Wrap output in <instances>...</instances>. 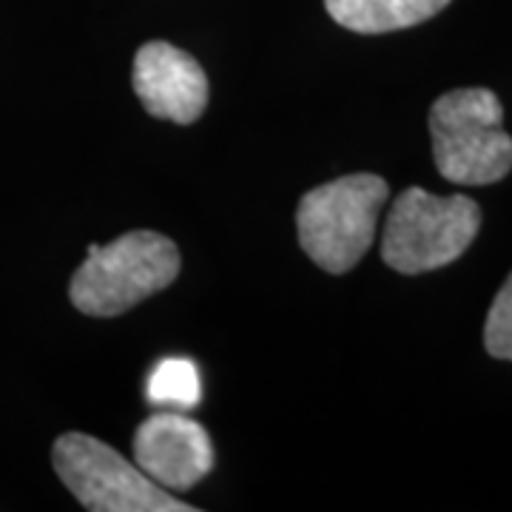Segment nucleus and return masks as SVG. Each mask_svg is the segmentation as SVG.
I'll return each instance as SVG.
<instances>
[{
  "instance_id": "10",
  "label": "nucleus",
  "mask_w": 512,
  "mask_h": 512,
  "mask_svg": "<svg viewBox=\"0 0 512 512\" xmlns=\"http://www.w3.org/2000/svg\"><path fill=\"white\" fill-rule=\"evenodd\" d=\"M484 348L495 359L512 362V274L501 285V291L495 296L487 313V325H484Z\"/></svg>"
},
{
  "instance_id": "2",
  "label": "nucleus",
  "mask_w": 512,
  "mask_h": 512,
  "mask_svg": "<svg viewBox=\"0 0 512 512\" xmlns=\"http://www.w3.org/2000/svg\"><path fill=\"white\" fill-rule=\"evenodd\" d=\"M390 188L376 174H350L308 191L296 208L299 245L328 274H348L370 251Z\"/></svg>"
},
{
  "instance_id": "7",
  "label": "nucleus",
  "mask_w": 512,
  "mask_h": 512,
  "mask_svg": "<svg viewBox=\"0 0 512 512\" xmlns=\"http://www.w3.org/2000/svg\"><path fill=\"white\" fill-rule=\"evenodd\" d=\"M134 94L151 117L188 126L208 106V77L188 52L151 40L134 57Z\"/></svg>"
},
{
  "instance_id": "6",
  "label": "nucleus",
  "mask_w": 512,
  "mask_h": 512,
  "mask_svg": "<svg viewBox=\"0 0 512 512\" xmlns=\"http://www.w3.org/2000/svg\"><path fill=\"white\" fill-rule=\"evenodd\" d=\"M134 464L168 493H185L214 470V447L200 421L157 407L134 433Z\"/></svg>"
},
{
  "instance_id": "3",
  "label": "nucleus",
  "mask_w": 512,
  "mask_h": 512,
  "mask_svg": "<svg viewBox=\"0 0 512 512\" xmlns=\"http://www.w3.org/2000/svg\"><path fill=\"white\" fill-rule=\"evenodd\" d=\"M490 89L441 94L430 109L436 168L447 183L493 185L512 171V137Z\"/></svg>"
},
{
  "instance_id": "4",
  "label": "nucleus",
  "mask_w": 512,
  "mask_h": 512,
  "mask_svg": "<svg viewBox=\"0 0 512 512\" xmlns=\"http://www.w3.org/2000/svg\"><path fill=\"white\" fill-rule=\"evenodd\" d=\"M481 228L476 200L436 197L424 188L402 191L382 234V259L399 274H427L456 262Z\"/></svg>"
},
{
  "instance_id": "8",
  "label": "nucleus",
  "mask_w": 512,
  "mask_h": 512,
  "mask_svg": "<svg viewBox=\"0 0 512 512\" xmlns=\"http://www.w3.org/2000/svg\"><path fill=\"white\" fill-rule=\"evenodd\" d=\"M447 3L450 0H325V9L350 32L384 35L436 18Z\"/></svg>"
},
{
  "instance_id": "5",
  "label": "nucleus",
  "mask_w": 512,
  "mask_h": 512,
  "mask_svg": "<svg viewBox=\"0 0 512 512\" xmlns=\"http://www.w3.org/2000/svg\"><path fill=\"white\" fill-rule=\"evenodd\" d=\"M52 461L69 493L92 512H191L106 441L86 433H63Z\"/></svg>"
},
{
  "instance_id": "9",
  "label": "nucleus",
  "mask_w": 512,
  "mask_h": 512,
  "mask_svg": "<svg viewBox=\"0 0 512 512\" xmlns=\"http://www.w3.org/2000/svg\"><path fill=\"white\" fill-rule=\"evenodd\" d=\"M148 402L160 410H191L200 404V373L188 359H165L151 370L146 387Z\"/></svg>"
},
{
  "instance_id": "1",
  "label": "nucleus",
  "mask_w": 512,
  "mask_h": 512,
  "mask_svg": "<svg viewBox=\"0 0 512 512\" xmlns=\"http://www.w3.org/2000/svg\"><path fill=\"white\" fill-rule=\"evenodd\" d=\"M180 274V251L163 234L131 231L109 245H92L74 271L69 296L86 316H120L165 291Z\"/></svg>"
}]
</instances>
